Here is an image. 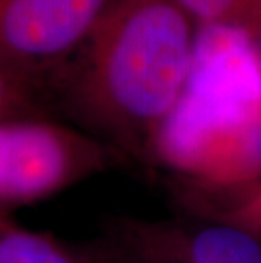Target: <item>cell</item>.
Returning a JSON list of instances; mask_svg holds the SVG:
<instances>
[{
  "label": "cell",
  "instance_id": "cell-1",
  "mask_svg": "<svg viewBox=\"0 0 261 263\" xmlns=\"http://www.w3.org/2000/svg\"><path fill=\"white\" fill-rule=\"evenodd\" d=\"M197 26L178 0H110L66 73L88 134L149 161L153 139L190 73Z\"/></svg>",
  "mask_w": 261,
  "mask_h": 263
},
{
  "label": "cell",
  "instance_id": "cell-2",
  "mask_svg": "<svg viewBox=\"0 0 261 263\" xmlns=\"http://www.w3.org/2000/svg\"><path fill=\"white\" fill-rule=\"evenodd\" d=\"M149 161L173 180L229 187L261 177V46L229 27H197L190 73Z\"/></svg>",
  "mask_w": 261,
  "mask_h": 263
},
{
  "label": "cell",
  "instance_id": "cell-3",
  "mask_svg": "<svg viewBox=\"0 0 261 263\" xmlns=\"http://www.w3.org/2000/svg\"><path fill=\"white\" fill-rule=\"evenodd\" d=\"M122 158L87 131L44 117L0 121V214L53 197Z\"/></svg>",
  "mask_w": 261,
  "mask_h": 263
},
{
  "label": "cell",
  "instance_id": "cell-4",
  "mask_svg": "<svg viewBox=\"0 0 261 263\" xmlns=\"http://www.w3.org/2000/svg\"><path fill=\"white\" fill-rule=\"evenodd\" d=\"M110 0H0V63L34 82L66 66Z\"/></svg>",
  "mask_w": 261,
  "mask_h": 263
},
{
  "label": "cell",
  "instance_id": "cell-5",
  "mask_svg": "<svg viewBox=\"0 0 261 263\" xmlns=\"http://www.w3.org/2000/svg\"><path fill=\"white\" fill-rule=\"evenodd\" d=\"M117 243L134 263H261L256 238L185 214L163 221H124Z\"/></svg>",
  "mask_w": 261,
  "mask_h": 263
},
{
  "label": "cell",
  "instance_id": "cell-6",
  "mask_svg": "<svg viewBox=\"0 0 261 263\" xmlns=\"http://www.w3.org/2000/svg\"><path fill=\"white\" fill-rule=\"evenodd\" d=\"M171 194L185 216L236 228L261 241V177L229 187L173 180Z\"/></svg>",
  "mask_w": 261,
  "mask_h": 263
},
{
  "label": "cell",
  "instance_id": "cell-7",
  "mask_svg": "<svg viewBox=\"0 0 261 263\" xmlns=\"http://www.w3.org/2000/svg\"><path fill=\"white\" fill-rule=\"evenodd\" d=\"M0 263H98V251L71 250L48 234L0 222Z\"/></svg>",
  "mask_w": 261,
  "mask_h": 263
},
{
  "label": "cell",
  "instance_id": "cell-8",
  "mask_svg": "<svg viewBox=\"0 0 261 263\" xmlns=\"http://www.w3.org/2000/svg\"><path fill=\"white\" fill-rule=\"evenodd\" d=\"M197 27L241 31L261 46V0H178Z\"/></svg>",
  "mask_w": 261,
  "mask_h": 263
},
{
  "label": "cell",
  "instance_id": "cell-9",
  "mask_svg": "<svg viewBox=\"0 0 261 263\" xmlns=\"http://www.w3.org/2000/svg\"><path fill=\"white\" fill-rule=\"evenodd\" d=\"M24 117H41L34 82L0 63V121Z\"/></svg>",
  "mask_w": 261,
  "mask_h": 263
},
{
  "label": "cell",
  "instance_id": "cell-10",
  "mask_svg": "<svg viewBox=\"0 0 261 263\" xmlns=\"http://www.w3.org/2000/svg\"><path fill=\"white\" fill-rule=\"evenodd\" d=\"M98 263H134L119 246L115 251H98Z\"/></svg>",
  "mask_w": 261,
  "mask_h": 263
},
{
  "label": "cell",
  "instance_id": "cell-11",
  "mask_svg": "<svg viewBox=\"0 0 261 263\" xmlns=\"http://www.w3.org/2000/svg\"><path fill=\"white\" fill-rule=\"evenodd\" d=\"M5 221H10L7 216H4V214H0V222H5Z\"/></svg>",
  "mask_w": 261,
  "mask_h": 263
}]
</instances>
